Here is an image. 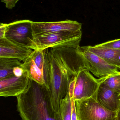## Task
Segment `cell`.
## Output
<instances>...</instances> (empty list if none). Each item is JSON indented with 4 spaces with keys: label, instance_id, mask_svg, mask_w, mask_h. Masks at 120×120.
I'll use <instances>...</instances> for the list:
<instances>
[{
    "label": "cell",
    "instance_id": "obj_1",
    "mask_svg": "<svg viewBox=\"0 0 120 120\" xmlns=\"http://www.w3.org/2000/svg\"><path fill=\"white\" fill-rule=\"evenodd\" d=\"M74 48H50L44 50L48 89L53 108L59 112L69 84L84 64Z\"/></svg>",
    "mask_w": 120,
    "mask_h": 120
},
{
    "label": "cell",
    "instance_id": "obj_2",
    "mask_svg": "<svg viewBox=\"0 0 120 120\" xmlns=\"http://www.w3.org/2000/svg\"><path fill=\"white\" fill-rule=\"evenodd\" d=\"M17 111L22 120H62L54 109L48 88L30 80L25 91L16 97Z\"/></svg>",
    "mask_w": 120,
    "mask_h": 120
},
{
    "label": "cell",
    "instance_id": "obj_3",
    "mask_svg": "<svg viewBox=\"0 0 120 120\" xmlns=\"http://www.w3.org/2000/svg\"><path fill=\"white\" fill-rule=\"evenodd\" d=\"M81 30L62 31L34 38V50L50 48H74L79 46Z\"/></svg>",
    "mask_w": 120,
    "mask_h": 120
},
{
    "label": "cell",
    "instance_id": "obj_4",
    "mask_svg": "<svg viewBox=\"0 0 120 120\" xmlns=\"http://www.w3.org/2000/svg\"><path fill=\"white\" fill-rule=\"evenodd\" d=\"M95 95L75 101L77 120H116L117 112L102 106Z\"/></svg>",
    "mask_w": 120,
    "mask_h": 120
},
{
    "label": "cell",
    "instance_id": "obj_5",
    "mask_svg": "<svg viewBox=\"0 0 120 120\" xmlns=\"http://www.w3.org/2000/svg\"><path fill=\"white\" fill-rule=\"evenodd\" d=\"M104 78H95L89 71L81 68L75 77L73 97L75 101L94 96Z\"/></svg>",
    "mask_w": 120,
    "mask_h": 120
},
{
    "label": "cell",
    "instance_id": "obj_6",
    "mask_svg": "<svg viewBox=\"0 0 120 120\" xmlns=\"http://www.w3.org/2000/svg\"><path fill=\"white\" fill-rule=\"evenodd\" d=\"M77 52L80 56L84 68L99 78H105L118 71L117 66L111 65L94 53L79 46Z\"/></svg>",
    "mask_w": 120,
    "mask_h": 120
},
{
    "label": "cell",
    "instance_id": "obj_7",
    "mask_svg": "<svg viewBox=\"0 0 120 120\" xmlns=\"http://www.w3.org/2000/svg\"><path fill=\"white\" fill-rule=\"evenodd\" d=\"M32 22L23 20L8 24L5 37L18 45L34 50Z\"/></svg>",
    "mask_w": 120,
    "mask_h": 120
},
{
    "label": "cell",
    "instance_id": "obj_8",
    "mask_svg": "<svg viewBox=\"0 0 120 120\" xmlns=\"http://www.w3.org/2000/svg\"><path fill=\"white\" fill-rule=\"evenodd\" d=\"M21 67L27 73L30 80L44 85L48 89L47 73L44 50H34Z\"/></svg>",
    "mask_w": 120,
    "mask_h": 120
},
{
    "label": "cell",
    "instance_id": "obj_9",
    "mask_svg": "<svg viewBox=\"0 0 120 120\" xmlns=\"http://www.w3.org/2000/svg\"><path fill=\"white\" fill-rule=\"evenodd\" d=\"M81 23L68 19L60 22H32L34 38L62 31L81 30Z\"/></svg>",
    "mask_w": 120,
    "mask_h": 120
},
{
    "label": "cell",
    "instance_id": "obj_10",
    "mask_svg": "<svg viewBox=\"0 0 120 120\" xmlns=\"http://www.w3.org/2000/svg\"><path fill=\"white\" fill-rule=\"evenodd\" d=\"M30 79L24 71L22 76L15 75L0 80V96L4 97H17L23 93L27 88Z\"/></svg>",
    "mask_w": 120,
    "mask_h": 120
},
{
    "label": "cell",
    "instance_id": "obj_11",
    "mask_svg": "<svg viewBox=\"0 0 120 120\" xmlns=\"http://www.w3.org/2000/svg\"><path fill=\"white\" fill-rule=\"evenodd\" d=\"M33 51L13 43L5 37L0 39V58H15L24 62Z\"/></svg>",
    "mask_w": 120,
    "mask_h": 120
},
{
    "label": "cell",
    "instance_id": "obj_12",
    "mask_svg": "<svg viewBox=\"0 0 120 120\" xmlns=\"http://www.w3.org/2000/svg\"><path fill=\"white\" fill-rule=\"evenodd\" d=\"M95 96L97 101L102 106L111 111H118L120 105V94L108 87L103 82Z\"/></svg>",
    "mask_w": 120,
    "mask_h": 120
},
{
    "label": "cell",
    "instance_id": "obj_13",
    "mask_svg": "<svg viewBox=\"0 0 120 120\" xmlns=\"http://www.w3.org/2000/svg\"><path fill=\"white\" fill-rule=\"evenodd\" d=\"M82 48L92 52L103 58L111 65L120 66V50H115L100 45L81 46Z\"/></svg>",
    "mask_w": 120,
    "mask_h": 120
},
{
    "label": "cell",
    "instance_id": "obj_14",
    "mask_svg": "<svg viewBox=\"0 0 120 120\" xmlns=\"http://www.w3.org/2000/svg\"><path fill=\"white\" fill-rule=\"evenodd\" d=\"M21 60L15 58H0V80L14 75L13 70L17 66L21 67Z\"/></svg>",
    "mask_w": 120,
    "mask_h": 120
},
{
    "label": "cell",
    "instance_id": "obj_15",
    "mask_svg": "<svg viewBox=\"0 0 120 120\" xmlns=\"http://www.w3.org/2000/svg\"><path fill=\"white\" fill-rule=\"evenodd\" d=\"M59 111L62 120H72V103L69 93L62 100Z\"/></svg>",
    "mask_w": 120,
    "mask_h": 120
},
{
    "label": "cell",
    "instance_id": "obj_16",
    "mask_svg": "<svg viewBox=\"0 0 120 120\" xmlns=\"http://www.w3.org/2000/svg\"><path fill=\"white\" fill-rule=\"evenodd\" d=\"M103 82L112 90L120 94V71L105 78Z\"/></svg>",
    "mask_w": 120,
    "mask_h": 120
},
{
    "label": "cell",
    "instance_id": "obj_17",
    "mask_svg": "<svg viewBox=\"0 0 120 120\" xmlns=\"http://www.w3.org/2000/svg\"><path fill=\"white\" fill-rule=\"evenodd\" d=\"M99 45L101 46L109 48L120 50V39L107 41Z\"/></svg>",
    "mask_w": 120,
    "mask_h": 120
},
{
    "label": "cell",
    "instance_id": "obj_18",
    "mask_svg": "<svg viewBox=\"0 0 120 120\" xmlns=\"http://www.w3.org/2000/svg\"><path fill=\"white\" fill-rule=\"evenodd\" d=\"M19 0H1V2L5 4V6L8 9L11 10L15 6Z\"/></svg>",
    "mask_w": 120,
    "mask_h": 120
},
{
    "label": "cell",
    "instance_id": "obj_19",
    "mask_svg": "<svg viewBox=\"0 0 120 120\" xmlns=\"http://www.w3.org/2000/svg\"><path fill=\"white\" fill-rule=\"evenodd\" d=\"M70 99L72 103V120H77L75 101L73 97L70 98Z\"/></svg>",
    "mask_w": 120,
    "mask_h": 120
},
{
    "label": "cell",
    "instance_id": "obj_20",
    "mask_svg": "<svg viewBox=\"0 0 120 120\" xmlns=\"http://www.w3.org/2000/svg\"><path fill=\"white\" fill-rule=\"evenodd\" d=\"M13 72L15 76L17 77H20L23 75L24 73V71L22 67L17 66L14 68Z\"/></svg>",
    "mask_w": 120,
    "mask_h": 120
},
{
    "label": "cell",
    "instance_id": "obj_21",
    "mask_svg": "<svg viewBox=\"0 0 120 120\" xmlns=\"http://www.w3.org/2000/svg\"><path fill=\"white\" fill-rule=\"evenodd\" d=\"M8 24L1 23L0 25V39L5 37Z\"/></svg>",
    "mask_w": 120,
    "mask_h": 120
},
{
    "label": "cell",
    "instance_id": "obj_22",
    "mask_svg": "<svg viewBox=\"0 0 120 120\" xmlns=\"http://www.w3.org/2000/svg\"><path fill=\"white\" fill-rule=\"evenodd\" d=\"M116 120H120V105L118 111L117 112Z\"/></svg>",
    "mask_w": 120,
    "mask_h": 120
},
{
    "label": "cell",
    "instance_id": "obj_23",
    "mask_svg": "<svg viewBox=\"0 0 120 120\" xmlns=\"http://www.w3.org/2000/svg\"><path fill=\"white\" fill-rule=\"evenodd\" d=\"M118 70H120V66L118 67Z\"/></svg>",
    "mask_w": 120,
    "mask_h": 120
}]
</instances>
